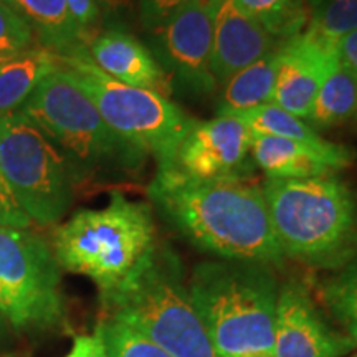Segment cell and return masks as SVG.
Segmentation results:
<instances>
[{
    "instance_id": "obj_1",
    "label": "cell",
    "mask_w": 357,
    "mask_h": 357,
    "mask_svg": "<svg viewBox=\"0 0 357 357\" xmlns=\"http://www.w3.org/2000/svg\"><path fill=\"white\" fill-rule=\"evenodd\" d=\"M147 197L172 230L218 260L273 268L287 260L276 242L261 184L252 176L195 178L176 166L158 167Z\"/></svg>"
},
{
    "instance_id": "obj_2",
    "label": "cell",
    "mask_w": 357,
    "mask_h": 357,
    "mask_svg": "<svg viewBox=\"0 0 357 357\" xmlns=\"http://www.w3.org/2000/svg\"><path fill=\"white\" fill-rule=\"evenodd\" d=\"M58 147L79 184H124L144 171L147 155L116 134L63 65L19 109Z\"/></svg>"
},
{
    "instance_id": "obj_3",
    "label": "cell",
    "mask_w": 357,
    "mask_h": 357,
    "mask_svg": "<svg viewBox=\"0 0 357 357\" xmlns=\"http://www.w3.org/2000/svg\"><path fill=\"white\" fill-rule=\"evenodd\" d=\"M261 189L284 258L337 271L357 255V197L337 174L265 177Z\"/></svg>"
},
{
    "instance_id": "obj_4",
    "label": "cell",
    "mask_w": 357,
    "mask_h": 357,
    "mask_svg": "<svg viewBox=\"0 0 357 357\" xmlns=\"http://www.w3.org/2000/svg\"><path fill=\"white\" fill-rule=\"evenodd\" d=\"M151 204L113 190L101 208H84L53 231L60 268L86 276L100 296L116 291L153 260L159 248Z\"/></svg>"
},
{
    "instance_id": "obj_5",
    "label": "cell",
    "mask_w": 357,
    "mask_h": 357,
    "mask_svg": "<svg viewBox=\"0 0 357 357\" xmlns=\"http://www.w3.org/2000/svg\"><path fill=\"white\" fill-rule=\"evenodd\" d=\"M280 284L273 266L253 261H202L189 293L220 357L273 352Z\"/></svg>"
},
{
    "instance_id": "obj_6",
    "label": "cell",
    "mask_w": 357,
    "mask_h": 357,
    "mask_svg": "<svg viewBox=\"0 0 357 357\" xmlns=\"http://www.w3.org/2000/svg\"><path fill=\"white\" fill-rule=\"evenodd\" d=\"M100 298L106 318L121 321L172 357H220L192 303L181 261L167 245L159 243L139 273Z\"/></svg>"
},
{
    "instance_id": "obj_7",
    "label": "cell",
    "mask_w": 357,
    "mask_h": 357,
    "mask_svg": "<svg viewBox=\"0 0 357 357\" xmlns=\"http://www.w3.org/2000/svg\"><path fill=\"white\" fill-rule=\"evenodd\" d=\"M108 126L155 159L158 167L174 166L185 134L197 119L167 96L119 83L89 60L88 52L60 56Z\"/></svg>"
},
{
    "instance_id": "obj_8",
    "label": "cell",
    "mask_w": 357,
    "mask_h": 357,
    "mask_svg": "<svg viewBox=\"0 0 357 357\" xmlns=\"http://www.w3.org/2000/svg\"><path fill=\"white\" fill-rule=\"evenodd\" d=\"M0 167L32 223H56L73 204L77 184L68 162L20 111L0 118Z\"/></svg>"
},
{
    "instance_id": "obj_9",
    "label": "cell",
    "mask_w": 357,
    "mask_h": 357,
    "mask_svg": "<svg viewBox=\"0 0 357 357\" xmlns=\"http://www.w3.org/2000/svg\"><path fill=\"white\" fill-rule=\"evenodd\" d=\"M53 248L26 229L0 227V318L19 331L55 328L65 318Z\"/></svg>"
},
{
    "instance_id": "obj_10",
    "label": "cell",
    "mask_w": 357,
    "mask_h": 357,
    "mask_svg": "<svg viewBox=\"0 0 357 357\" xmlns=\"http://www.w3.org/2000/svg\"><path fill=\"white\" fill-rule=\"evenodd\" d=\"M151 33L149 50L187 95L207 98L218 84L212 73V17L208 0H190Z\"/></svg>"
},
{
    "instance_id": "obj_11",
    "label": "cell",
    "mask_w": 357,
    "mask_h": 357,
    "mask_svg": "<svg viewBox=\"0 0 357 357\" xmlns=\"http://www.w3.org/2000/svg\"><path fill=\"white\" fill-rule=\"evenodd\" d=\"M252 136L235 116L195 121L178 147L174 166L195 178L252 176Z\"/></svg>"
},
{
    "instance_id": "obj_12",
    "label": "cell",
    "mask_w": 357,
    "mask_h": 357,
    "mask_svg": "<svg viewBox=\"0 0 357 357\" xmlns=\"http://www.w3.org/2000/svg\"><path fill=\"white\" fill-rule=\"evenodd\" d=\"M349 336L326 323L301 281L280 284L276 301L275 357H342L354 349Z\"/></svg>"
},
{
    "instance_id": "obj_13",
    "label": "cell",
    "mask_w": 357,
    "mask_h": 357,
    "mask_svg": "<svg viewBox=\"0 0 357 357\" xmlns=\"http://www.w3.org/2000/svg\"><path fill=\"white\" fill-rule=\"evenodd\" d=\"M337 63L334 45L321 42L303 30L281 47L271 102L306 121L319 88Z\"/></svg>"
},
{
    "instance_id": "obj_14",
    "label": "cell",
    "mask_w": 357,
    "mask_h": 357,
    "mask_svg": "<svg viewBox=\"0 0 357 357\" xmlns=\"http://www.w3.org/2000/svg\"><path fill=\"white\" fill-rule=\"evenodd\" d=\"M252 160L266 178H310L344 171L356 160L349 146L326 141L284 139L253 134Z\"/></svg>"
},
{
    "instance_id": "obj_15",
    "label": "cell",
    "mask_w": 357,
    "mask_h": 357,
    "mask_svg": "<svg viewBox=\"0 0 357 357\" xmlns=\"http://www.w3.org/2000/svg\"><path fill=\"white\" fill-rule=\"evenodd\" d=\"M212 17V73L218 88L245 66L284 42L250 19L235 0H208Z\"/></svg>"
},
{
    "instance_id": "obj_16",
    "label": "cell",
    "mask_w": 357,
    "mask_h": 357,
    "mask_svg": "<svg viewBox=\"0 0 357 357\" xmlns=\"http://www.w3.org/2000/svg\"><path fill=\"white\" fill-rule=\"evenodd\" d=\"M89 60L116 82L171 96L174 84L149 47L121 26L98 32L88 45Z\"/></svg>"
},
{
    "instance_id": "obj_17",
    "label": "cell",
    "mask_w": 357,
    "mask_h": 357,
    "mask_svg": "<svg viewBox=\"0 0 357 357\" xmlns=\"http://www.w3.org/2000/svg\"><path fill=\"white\" fill-rule=\"evenodd\" d=\"M30 26L42 47L58 56L88 52V43L71 19L66 0H3Z\"/></svg>"
},
{
    "instance_id": "obj_18",
    "label": "cell",
    "mask_w": 357,
    "mask_h": 357,
    "mask_svg": "<svg viewBox=\"0 0 357 357\" xmlns=\"http://www.w3.org/2000/svg\"><path fill=\"white\" fill-rule=\"evenodd\" d=\"M60 66V56L42 45L8 56L0 65V118L19 111L35 88Z\"/></svg>"
},
{
    "instance_id": "obj_19",
    "label": "cell",
    "mask_w": 357,
    "mask_h": 357,
    "mask_svg": "<svg viewBox=\"0 0 357 357\" xmlns=\"http://www.w3.org/2000/svg\"><path fill=\"white\" fill-rule=\"evenodd\" d=\"M281 47L261 56L260 60L253 61L252 65L245 66L229 82L222 84L215 116L240 113L271 102Z\"/></svg>"
},
{
    "instance_id": "obj_20",
    "label": "cell",
    "mask_w": 357,
    "mask_h": 357,
    "mask_svg": "<svg viewBox=\"0 0 357 357\" xmlns=\"http://www.w3.org/2000/svg\"><path fill=\"white\" fill-rule=\"evenodd\" d=\"M357 119V75L341 61L334 66L312 101L306 123L328 129Z\"/></svg>"
},
{
    "instance_id": "obj_21",
    "label": "cell",
    "mask_w": 357,
    "mask_h": 357,
    "mask_svg": "<svg viewBox=\"0 0 357 357\" xmlns=\"http://www.w3.org/2000/svg\"><path fill=\"white\" fill-rule=\"evenodd\" d=\"M250 19L281 42L300 35L310 22L307 0H235Z\"/></svg>"
},
{
    "instance_id": "obj_22",
    "label": "cell",
    "mask_w": 357,
    "mask_h": 357,
    "mask_svg": "<svg viewBox=\"0 0 357 357\" xmlns=\"http://www.w3.org/2000/svg\"><path fill=\"white\" fill-rule=\"evenodd\" d=\"M321 298L357 346V255L321 284Z\"/></svg>"
},
{
    "instance_id": "obj_23",
    "label": "cell",
    "mask_w": 357,
    "mask_h": 357,
    "mask_svg": "<svg viewBox=\"0 0 357 357\" xmlns=\"http://www.w3.org/2000/svg\"><path fill=\"white\" fill-rule=\"evenodd\" d=\"M235 116L247 124L253 134L271 137H284V139H300V141H318L321 136L316 129H312L305 119L298 118L288 111L278 108L273 102L261 105L258 108H252L240 113L225 114Z\"/></svg>"
},
{
    "instance_id": "obj_24",
    "label": "cell",
    "mask_w": 357,
    "mask_h": 357,
    "mask_svg": "<svg viewBox=\"0 0 357 357\" xmlns=\"http://www.w3.org/2000/svg\"><path fill=\"white\" fill-rule=\"evenodd\" d=\"M305 32L334 45L357 32V0H321L311 10Z\"/></svg>"
},
{
    "instance_id": "obj_25",
    "label": "cell",
    "mask_w": 357,
    "mask_h": 357,
    "mask_svg": "<svg viewBox=\"0 0 357 357\" xmlns=\"http://www.w3.org/2000/svg\"><path fill=\"white\" fill-rule=\"evenodd\" d=\"M109 357H172L121 321L106 318L98 324Z\"/></svg>"
},
{
    "instance_id": "obj_26",
    "label": "cell",
    "mask_w": 357,
    "mask_h": 357,
    "mask_svg": "<svg viewBox=\"0 0 357 357\" xmlns=\"http://www.w3.org/2000/svg\"><path fill=\"white\" fill-rule=\"evenodd\" d=\"M33 33L19 13L0 0V53L13 56L29 50L33 45Z\"/></svg>"
},
{
    "instance_id": "obj_27",
    "label": "cell",
    "mask_w": 357,
    "mask_h": 357,
    "mask_svg": "<svg viewBox=\"0 0 357 357\" xmlns=\"http://www.w3.org/2000/svg\"><path fill=\"white\" fill-rule=\"evenodd\" d=\"M66 6L71 13V19L77 24L79 33L91 43V40L100 32L102 10L98 0H66Z\"/></svg>"
},
{
    "instance_id": "obj_28",
    "label": "cell",
    "mask_w": 357,
    "mask_h": 357,
    "mask_svg": "<svg viewBox=\"0 0 357 357\" xmlns=\"http://www.w3.org/2000/svg\"><path fill=\"white\" fill-rule=\"evenodd\" d=\"M32 225L29 215L22 211L15 195L12 194L7 178L0 167V227H12V229H29Z\"/></svg>"
},
{
    "instance_id": "obj_29",
    "label": "cell",
    "mask_w": 357,
    "mask_h": 357,
    "mask_svg": "<svg viewBox=\"0 0 357 357\" xmlns=\"http://www.w3.org/2000/svg\"><path fill=\"white\" fill-rule=\"evenodd\" d=\"M190 0H139L141 22L147 32H153Z\"/></svg>"
},
{
    "instance_id": "obj_30",
    "label": "cell",
    "mask_w": 357,
    "mask_h": 357,
    "mask_svg": "<svg viewBox=\"0 0 357 357\" xmlns=\"http://www.w3.org/2000/svg\"><path fill=\"white\" fill-rule=\"evenodd\" d=\"M65 357H109V354L105 339L96 329L93 334H82L75 337L71 349L66 352Z\"/></svg>"
},
{
    "instance_id": "obj_31",
    "label": "cell",
    "mask_w": 357,
    "mask_h": 357,
    "mask_svg": "<svg viewBox=\"0 0 357 357\" xmlns=\"http://www.w3.org/2000/svg\"><path fill=\"white\" fill-rule=\"evenodd\" d=\"M337 56L341 65L357 75V32L347 35L336 45Z\"/></svg>"
},
{
    "instance_id": "obj_32",
    "label": "cell",
    "mask_w": 357,
    "mask_h": 357,
    "mask_svg": "<svg viewBox=\"0 0 357 357\" xmlns=\"http://www.w3.org/2000/svg\"><path fill=\"white\" fill-rule=\"evenodd\" d=\"M98 3H100L102 13L114 15L129 6V0H98Z\"/></svg>"
},
{
    "instance_id": "obj_33",
    "label": "cell",
    "mask_w": 357,
    "mask_h": 357,
    "mask_svg": "<svg viewBox=\"0 0 357 357\" xmlns=\"http://www.w3.org/2000/svg\"><path fill=\"white\" fill-rule=\"evenodd\" d=\"M321 0H307V6H310V10H312L316 6H319Z\"/></svg>"
},
{
    "instance_id": "obj_34",
    "label": "cell",
    "mask_w": 357,
    "mask_h": 357,
    "mask_svg": "<svg viewBox=\"0 0 357 357\" xmlns=\"http://www.w3.org/2000/svg\"><path fill=\"white\" fill-rule=\"evenodd\" d=\"M242 357H275L271 352H268V354H253V356H242Z\"/></svg>"
},
{
    "instance_id": "obj_35",
    "label": "cell",
    "mask_w": 357,
    "mask_h": 357,
    "mask_svg": "<svg viewBox=\"0 0 357 357\" xmlns=\"http://www.w3.org/2000/svg\"><path fill=\"white\" fill-rule=\"evenodd\" d=\"M3 329H6V323H3V319L0 318V334L3 333Z\"/></svg>"
},
{
    "instance_id": "obj_36",
    "label": "cell",
    "mask_w": 357,
    "mask_h": 357,
    "mask_svg": "<svg viewBox=\"0 0 357 357\" xmlns=\"http://www.w3.org/2000/svg\"><path fill=\"white\" fill-rule=\"evenodd\" d=\"M7 58H8V56H6V55H2V53H0V65H2V63H3V61H6V60H7Z\"/></svg>"
},
{
    "instance_id": "obj_37",
    "label": "cell",
    "mask_w": 357,
    "mask_h": 357,
    "mask_svg": "<svg viewBox=\"0 0 357 357\" xmlns=\"http://www.w3.org/2000/svg\"><path fill=\"white\" fill-rule=\"evenodd\" d=\"M352 357H357V354H354V356H352Z\"/></svg>"
}]
</instances>
